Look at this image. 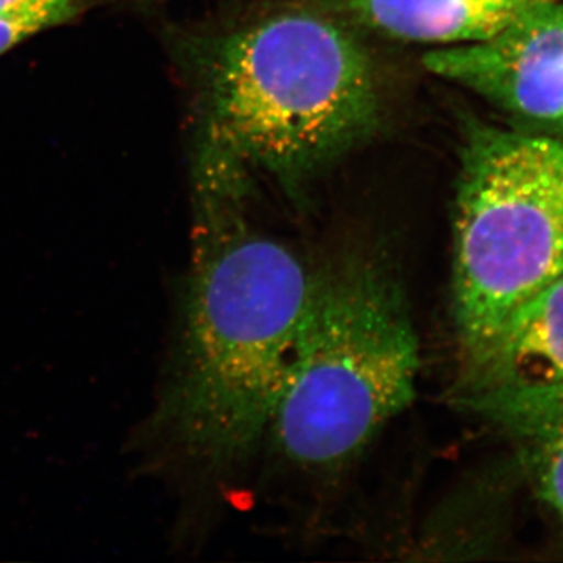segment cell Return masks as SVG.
<instances>
[{
  "instance_id": "cell-1",
  "label": "cell",
  "mask_w": 563,
  "mask_h": 563,
  "mask_svg": "<svg viewBox=\"0 0 563 563\" xmlns=\"http://www.w3.org/2000/svg\"><path fill=\"white\" fill-rule=\"evenodd\" d=\"M196 231L180 335L151 429L173 461L221 476L268 437L313 272L247 224L242 199L201 201Z\"/></svg>"
},
{
  "instance_id": "cell-2",
  "label": "cell",
  "mask_w": 563,
  "mask_h": 563,
  "mask_svg": "<svg viewBox=\"0 0 563 563\" xmlns=\"http://www.w3.org/2000/svg\"><path fill=\"white\" fill-rule=\"evenodd\" d=\"M380 111L361 41L322 11H290L222 38L206 70L202 177L247 169L298 184L368 136Z\"/></svg>"
},
{
  "instance_id": "cell-3",
  "label": "cell",
  "mask_w": 563,
  "mask_h": 563,
  "mask_svg": "<svg viewBox=\"0 0 563 563\" xmlns=\"http://www.w3.org/2000/svg\"><path fill=\"white\" fill-rule=\"evenodd\" d=\"M420 347L398 269L351 251L313 272L268 439L292 468L340 476L412 402Z\"/></svg>"
},
{
  "instance_id": "cell-4",
  "label": "cell",
  "mask_w": 563,
  "mask_h": 563,
  "mask_svg": "<svg viewBox=\"0 0 563 563\" xmlns=\"http://www.w3.org/2000/svg\"><path fill=\"white\" fill-rule=\"evenodd\" d=\"M563 274V135L472 122L454 203L461 368L520 303Z\"/></svg>"
},
{
  "instance_id": "cell-5",
  "label": "cell",
  "mask_w": 563,
  "mask_h": 563,
  "mask_svg": "<svg viewBox=\"0 0 563 563\" xmlns=\"http://www.w3.org/2000/svg\"><path fill=\"white\" fill-rule=\"evenodd\" d=\"M422 63L521 128L563 135V0H542L490 38L429 52Z\"/></svg>"
},
{
  "instance_id": "cell-6",
  "label": "cell",
  "mask_w": 563,
  "mask_h": 563,
  "mask_svg": "<svg viewBox=\"0 0 563 563\" xmlns=\"http://www.w3.org/2000/svg\"><path fill=\"white\" fill-rule=\"evenodd\" d=\"M563 384V274L520 303L470 365L455 399L506 388Z\"/></svg>"
},
{
  "instance_id": "cell-7",
  "label": "cell",
  "mask_w": 563,
  "mask_h": 563,
  "mask_svg": "<svg viewBox=\"0 0 563 563\" xmlns=\"http://www.w3.org/2000/svg\"><path fill=\"white\" fill-rule=\"evenodd\" d=\"M542 0H313L322 13L393 38L462 46L488 40Z\"/></svg>"
},
{
  "instance_id": "cell-8",
  "label": "cell",
  "mask_w": 563,
  "mask_h": 563,
  "mask_svg": "<svg viewBox=\"0 0 563 563\" xmlns=\"http://www.w3.org/2000/svg\"><path fill=\"white\" fill-rule=\"evenodd\" d=\"M455 401L512 440L521 473L563 525V384L477 393Z\"/></svg>"
},
{
  "instance_id": "cell-9",
  "label": "cell",
  "mask_w": 563,
  "mask_h": 563,
  "mask_svg": "<svg viewBox=\"0 0 563 563\" xmlns=\"http://www.w3.org/2000/svg\"><path fill=\"white\" fill-rule=\"evenodd\" d=\"M81 3L84 0H0V21L27 25L41 32L68 21Z\"/></svg>"
},
{
  "instance_id": "cell-10",
  "label": "cell",
  "mask_w": 563,
  "mask_h": 563,
  "mask_svg": "<svg viewBox=\"0 0 563 563\" xmlns=\"http://www.w3.org/2000/svg\"><path fill=\"white\" fill-rule=\"evenodd\" d=\"M36 33L27 25L14 24V22L0 21V54L16 46L22 40Z\"/></svg>"
}]
</instances>
